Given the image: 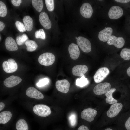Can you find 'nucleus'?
I'll list each match as a JSON object with an SVG mask.
<instances>
[{"label":"nucleus","mask_w":130,"mask_h":130,"mask_svg":"<svg viewBox=\"0 0 130 130\" xmlns=\"http://www.w3.org/2000/svg\"><path fill=\"white\" fill-rule=\"evenodd\" d=\"M55 58L52 53L46 52L40 55L38 60L41 65L45 66H49L52 64L55 60Z\"/></svg>","instance_id":"obj_1"},{"label":"nucleus","mask_w":130,"mask_h":130,"mask_svg":"<svg viewBox=\"0 0 130 130\" xmlns=\"http://www.w3.org/2000/svg\"><path fill=\"white\" fill-rule=\"evenodd\" d=\"M34 113L40 116L46 117L49 115L51 113L50 108L44 104H38L35 105L33 108Z\"/></svg>","instance_id":"obj_2"},{"label":"nucleus","mask_w":130,"mask_h":130,"mask_svg":"<svg viewBox=\"0 0 130 130\" xmlns=\"http://www.w3.org/2000/svg\"><path fill=\"white\" fill-rule=\"evenodd\" d=\"M77 44L81 50L86 53L90 52L91 49V44L86 38L82 36H79L76 39Z\"/></svg>","instance_id":"obj_3"},{"label":"nucleus","mask_w":130,"mask_h":130,"mask_svg":"<svg viewBox=\"0 0 130 130\" xmlns=\"http://www.w3.org/2000/svg\"><path fill=\"white\" fill-rule=\"evenodd\" d=\"M2 67L4 71L8 73L13 72L18 68L17 63L13 59H9L7 61H5L2 63Z\"/></svg>","instance_id":"obj_4"},{"label":"nucleus","mask_w":130,"mask_h":130,"mask_svg":"<svg viewBox=\"0 0 130 130\" xmlns=\"http://www.w3.org/2000/svg\"><path fill=\"white\" fill-rule=\"evenodd\" d=\"M109 69L105 67L99 68L93 76L95 82L97 83L102 81L109 74Z\"/></svg>","instance_id":"obj_5"},{"label":"nucleus","mask_w":130,"mask_h":130,"mask_svg":"<svg viewBox=\"0 0 130 130\" xmlns=\"http://www.w3.org/2000/svg\"><path fill=\"white\" fill-rule=\"evenodd\" d=\"M111 87V85L108 82H104L99 84L94 87L93 91L97 95H100L105 94L109 91Z\"/></svg>","instance_id":"obj_6"},{"label":"nucleus","mask_w":130,"mask_h":130,"mask_svg":"<svg viewBox=\"0 0 130 130\" xmlns=\"http://www.w3.org/2000/svg\"><path fill=\"white\" fill-rule=\"evenodd\" d=\"M97 114L96 110L91 108H88L84 109L82 112L81 118L89 122L93 121Z\"/></svg>","instance_id":"obj_7"},{"label":"nucleus","mask_w":130,"mask_h":130,"mask_svg":"<svg viewBox=\"0 0 130 130\" xmlns=\"http://www.w3.org/2000/svg\"><path fill=\"white\" fill-rule=\"evenodd\" d=\"M123 13V10L121 7L115 6L110 8L108 13V15L110 19L116 20L122 16Z\"/></svg>","instance_id":"obj_8"},{"label":"nucleus","mask_w":130,"mask_h":130,"mask_svg":"<svg viewBox=\"0 0 130 130\" xmlns=\"http://www.w3.org/2000/svg\"><path fill=\"white\" fill-rule=\"evenodd\" d=\"M57 89L59 91L66 93L69 91L70 86L69 82L66 79H63L57 81L55 83Z\"/></svg>","instance_id":"obj_9"},{"label":"nucleus","mask_w":130,"mask_h":130,"mask_svg":"<svg viewBox=\"0 0 130 130\" xmlns=\"http://www.w3.org/2000/svg\"><path fill=\"white\" fill-rule=\"evenodd\" d=\"M123 107L120 103H116L112 104L107 112V115L110 118H113L117 115Z\"/></svg>","instance_id":"obj_10"},{"label":"nucleus","mask_w":130,"mask_h":130,"mask_svg":"<svg viewBox=\"0 0 130 130\" xmlns=\"http://www.w3.org/2000/svg\"><path fill=\"white\" fill-rule=\"evenodd\" d=\"M80 12L83 16L86 18H89L92 15L93 10L90 4L88 3H84L81 6Z\"/></svg>","instance_id":"obj_11"},{"label":"nucleus","mask_w":130,"mask_h":130,"mask_svg":"<svg viewBox=\"0 0 130 130\" xmlns=\"http://www.w3.org/2000/svg\"><path fill=\"white\" fill-rule=\"evenodd\" d=\"M22 80L18 76L12 75L6 78L4 81L3 84L7 87H12L19 84Z\"/></svg>","instance_id":"obj_12"},{"label":"nucleus","mask_w":130,"mask_h":130,"mask_svg":"<svg viewBox=\"0 0 130 130\" xmlns=\"http://www.w3.org/2000/svg\"><path fill=\"white\" fill-rule=\"evenodd\" d=\"M113 32L112 28L110 27L105 28L99 32L98 37L99 40L103 42L108 41L112 36Z\"/></svg>","instance_id":"obj_13"},{"label":"nucleus","mask_w":130,"mask_h":130,"mask_svg":"<svg viewBox=\"0 0 130 130\" xmlns=\"http://www.w3.org/2000/svg\"><path fill=\"white\" fill-rule=\"evenodd\" d=\"M125 42L124 39L123 38L117 37L114 35H112L107 43L109 45H113L117 48H121L124 45Z\"/></svg>","instance_id":"obj_14"},{"label":"nucleus","mask_w":130,"mask_h":130,"mask_svg":"<svg viewBox=\"0 0 130 130\" xmlns=\"http://www.w3.org/2000/svg\"><path fill=\"white\" fill-rule=\"evenodd\" d=\"M26 94L28 97L38 100L42 99L44 98L43 94L33 87L28 88L26 91Z\"/></svg>","instance_id":"obj_15"},{"label":"nucleus","mask_w":130,"mask_h":130,"mask_svg":"<svg viewBox=\"0 0 130 130\" xmlns=\"http://www.w3.org/2000/svg\"><path fill=\"white\" fill-rule=\"evenodd\" d=\"M39 20L41 25L44 28L47 29L51 28V23L46 13L42 12L40 13L39 16Z\"/></svg>","instance_id":"obj_16"},{"label":"nucleus","mask_w":130,"mask_h":130,"mask_svg":"<svg viewBox=\"0 0 130 130\" xmlns=\"http://www.w3.org/2000/svg\"><path fill=\"white\" fill-rule=\"evenodd\" d=\"M88 70L87 66L84 65H78L74 66L72 69L73 74L75 76H81L87 72Z\"/></svg>","instance_id":"obj_17"},{"label":"nucleus","mask_w":130,"mask_h":130,"mask_svg":"<svg viewBox=\"0 0 130 130\" xmlns=\"http://www.w3.org/2000/svg\"><path fill=\"white\" fill-rule=\"evenodd\" d=\"M68 51L71 58L73 60H76L79 57L80 51L77 45L72 43L69 46Z\"/></svg>","instance_id":"obj_18"},{"label":"nucleus","mask_w":130,"mask_h":130,"mask_svg":"<svg viewBox=\"0 0 130 130\" xmlns=\"http://www.w3.org/2000/svg\"><path fill=\"white\" fill-rule=\"evenodd\" d=\"M5 44L6 48L8 51H14L17 50L18 47L14 39L11 37H8L5 39Z\"/></svg>","instance_id":"obj_19"},{"label":"nucleus","mask_w":130,"mask_h":130,"mask_svg":"<svg viewBox=\"0 0 130 130\" xmlns=\"http://www.w3.org/2000/svg\"><path fill=\"white\" fill-rule=\"evenodd\" d=\"M23 21L26 30L29 31L31 30L33 26V22L32 19L29 16H24Z\"/></svg>","instance_id":"obj_20"},{"label":"nucleus","mask_w":130,"mask_h":130,"mask_svg":"<svg viewBox=\"0 0 130 130\" xmlns=\"http://www.w3.org/2000/svg\"><path fill=\"white\" fill-rule=\"evenodd\" d=\"M116 90L115 88L110 89L105 93V95L106 97L105 99L106 103L109 104H113L117 103L118 101L113 97V93Z\"/></svg>","instance_id":"obj_21"},{"label":"nucleus","mask_w":130,"mask_h":130,"mask_svg":"<svg viewBox=\"0 0 130 130\" xmlns=\"http://www.w3.org/2000/svg\"><path fill=\"white\" fill-rule=\"evenodd\" d=\"M12 116L11 113L9 111L2 112L0 113V124H4L10 121Z\"/></svg>","instance_id":"obj_22"},{"label":"nucleus","mask_w":130,"mask_h":130,"mask_svg":"<svg viewBox=\"0 0 130 130\" xmlns=\"http://www.w3.org/2000/svg\"><path fill=\"white\" fill-rule=\"evenodd\" d=\"M15 128L17 130H28L29 127L26 121L24 119H20L16 122Z\"/></svg>","instance_id":"obj_23"},{"label":"nucleus","mask_w":130,"mask_h":130,"mask_svg":"<svg viewBox=\"0 0 130 130\" xmlns=\"http://www.w3.org/2000/svg\"><path fill=\"white\" fill-rule=\"evenodd\" d=\"M26 46V50L29 52H32L35 50L37 48L38 46L34 41L28 40L25 42Z\"/></svg>","instance_id":"obj_24"},{"label":"nucleus","mask_w":130,"mask_h":130,"mask_svg":"<svg viewBox=\"0 0 130 130\" xmlns=\"http://www.w3.org/2000/svg\"><path fill=\"white\" fill-rule=\"evenodd\" d=\"M32 3L33 7L37 11L40 12L42 11L43 6L42 0H32Z\"/></svg>","instance_id":"obj_25"},{"label":"nucleus","mask_w":130,"mask_h":130,"mask_svg":"<svg viewBox=\"0 0 130 130\" xmlns=\"http://www.w3.org/2000/svg\"><path fill=\"white\" fill-rule=\"evenodd\" d=\"M88 82L87 79L83 75L80 78H78L76 79V85L78 86L82 87L86 86Z\"/></svg>","instance_id":"obj_26"},{"label":"nucleus","mask_w":130,"mask_h":130,"mask_svg":"<svg viewBox=\"0 0 130 130\" xmlns=\"http://www.w3.org/2000/svg\"><path fill=\"white\" fill-rule=\"evenodd\" d=\"M120 55L124 59L128 60L130 59V49L124 48L120 52Z\"/></svg>","instance_id":"obj_27"},{"label":"nucleus","mask_w":130,"mask_h":130,"mask_svg":"<svg viewBox=\"0 0 130 130\" xmlns=\"http://www.w3.org/2000/svg\"><path fill=\"white\" fill-rule=\"evenodd\" d=\"M28 39L27 36L24 33L21 35L17 36L16 38V41L18 45L19 46H21L25 42L28 40Z\"/></svg>","instance_id":"obj_28"},{"label":"nucleus","mask_w":130,"mask_h":130,"mask_svg":"<svg viewBox=\"0 0 130 130\" xmlns=\"http://www.w3.org/2000/svg\"><path fill=\"white\" fill-rule=\"evenodd\" d=\"M7 9L6 7L2 1H0V16L4 17L7 13Z\"/></svg>","instance_id":"obj_29"},{"label":"nucleus","mask_w":130,"mask_h":130,"mask_svg":"<svg viewBox=\"0 0 130 130\" xmlns=\"http://www.w3.org/2000/svg\"><path fill=\"white\" fill-rule=\"evenodd\" d=\"M69 122L71 126L72 127L75 126L77 124V116L75 114H71L68 117Z\"/></svg>","instance_id":"obj_30"},{"label":"nucleus","mask_w":130,"mask_h":130,"mask_svg":"<svg viewBox=\"0 0 130 130\" xmlns=\"http://www.w3.org/2000/svg\"><path fill=\"white\" fill-rule=\"evenodd\" d=\"M35 37L36 38H41L45 39L46 38V35L44 30L42 29L37 30L35 33Z\"/></svg>","instance_id":"obj_31"},{"label":"nucleus","mask_w":130,"mask_h":130,"mask_svg":"<svg viewBox=\"0 0 130 130\" xmlns=\"http://www.w3.org/2000/svg\"><path fill=\"white\" fill-rule=\"evenodd\" d=\"M45 1L48 10L50 12L53 11L54 8V0H45Z\"/></svg>","instance_id":"obj_32"},{"label":"nucleus","mask_w":130,"mask_h":130,"mask_svg":"<svg viewBox=\"0 0 130 130\" xmlns=\"http://www.w3.org/2000/svg\"><path fill=\"white\" fill-rule=\"evenodd\" d=\"M16 27L17 29L20 32H23L26 30L24 24L21 22L16 21L15 23Z\"/></svg>","instance_id":"obj_33"},{"label":"nucleus","mask_w":130,"mask_h":130,"mask_svg":"<svg viewBox=\"0 0 130 130\" xmlns=\"http://www.w3.org/2000/svg\"><path fill=\"white\" fill-rule=\"evenodd\" d=\"M49 82V79L45 78L40 80L36 84L37 86L39 87L43 86L47 84Z\"/></svg>","instance_id":"obj_34"},{"label":"nucleus","mask_w":130,"mask_h":130,"mask_svg":"<svg viewBox=\"0 0 130 130\" xmlns=\"http://www.w3.org/2000/svg\"><path fill=\"white\" fill-rule=\"evenodd\" d=\"M11 2L13 5L16 7L19 6L22 2L21 0H12Z\"/></svg>","instance_id":"obj_35"},{"label":"nucleus","mask_w":130,"mask_h":130,"mask_svg":"<svg viewBox=\"0 0 130 130\" xmlns=\"http://www.w3.org/2000/svg\"><path fill=\"white\" fill-rule=\"evenodd\" d=\"M125 126L127 130H130V117L126 122Z\"/></svg>","instance_id":"obj_36"},{"label":"nucleus","mask_w":130,"mask_h":130,"mask_svg":"<svg viewBox=\"0 0 130 130\" xmlns=\"http://www.w3.org/2000/svg\"><path fill=\"white\" fill-rule=\"evenodd\" d=\"M77 130H89L87 126L84 125H82L80 126Z\"/></svg>","instance_id":"obj_37"},{"label":"nucleus","mask_w":130,"mask_h":130,"mask_svg":"<svg viewBox=\"0 0 130 130\" xmlns=\"http://www.w3.org/2000/svg\"><path fill=\"white\" fill-rule=\"evenodd\" d=\"M115 1L122 3H126L130 1V0H115Z\"/></svg>","instance_id":"obj_38"},{"label":"nucleus","mask_w":130,"mask_h":130,"mask_svg":"<svg viewBox=\"0 0 130 130\" xmlns=\"http://www.w3.org/2000/svg\"><path fill=\"white\" fill-rule=\"evenodd\" d=\"M5 25L4 23L2 21H0V31H2L4 28Z\"/></svg>","instance_id":"obj_39"},{"label":"nucleus","mask_w":130,"mask_h":130,"mask_svg":"<svg viewBox=\"0 0 130 130\" xmlns=\"http://www.w3.org/2000/svg\"><path fill=\"white\" fill-rule=\"evenodd\" d=\"M5 105L4 103L0 102V111H1L4 108Z\"/></svg>","instance_id":"obj_40"},{"label":"nucleus","mask_w":130,"mask_h":130,"mask_svg":"<svg viewBox=\"0 0 130 130\" xmlns=\"http://www.w3.org/2000/svg\"><path fill=\"white\" fill-rule=\"evenodd\" d=\"M126 72L127 75L130 77V66L127 69Z\"/></svg>","instance_id":"obj_41"},{"label":"nucleus","mask_w":130,"mask_h":130,"mask_svg":"<svg viewBox=\"0 0 130 130\" xmlns=\"http://www.w3.org/2000/svg\"><path fill=\"white\" fill-rule=\"evenodd\" d=\"M104 130H113L112 129L110 128H107L105 129Z\"/></svg>","instance_id":"obj_42"},{"label":"nucleus","mask_w":130,"mask_h":130,"mask_svg":"<svg viewBox=\"0 0 130 130\" xmlns=\"http://www.w3.org/2000/svg\"><path fill=\"white\" fill-rule=\"evenodd\" d=\"M77 38H78V37H77L76 36L75 37V39H77Z\"/></svg>","instance_id":"obj_43"},{"label":"nucleus","mask_w":130,"mask_h":130,"mask_svg":"<svg viewBox=\"0 0 130 130\" xmlns=\"http://www.w3.org/2000/svg\"><path fill=\"white\" fill-rule=\"evenodd\" d=\"M0 40H1V36H0Z\"/></svg>","instance_id":"obj_44"}]
</instances>
